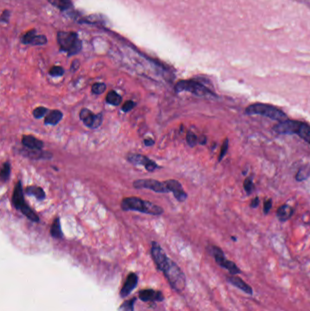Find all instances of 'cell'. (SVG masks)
Here are the masks:
<instances>
[{"label": "cell", "mask_w": 310, "mask_h": 311, "mask_svg": "<svg viewBox=\"0 0 310 311\" xmlns=\"http://www.w3.org/2000/svg\"><path fill=\"white\" fill-rule=\"evenodd\" d=\"M48 109L44 106H39L37 108H35L33 111V116L35 119H41L43 118L45 115L48 114Z\"/></svg>", "instance_id": "83f0119b"}, {"label": "cell", "mask_w": 310, "mask_h": 311, "mask_svg": "<svg viewBox=\"0 0 310 311\" xmlns=\"http://www.w3.org/2000/svg\"><path fill=\"white\" fill-rule=\"evenodd\" d=\"M10 170H11V166L9 162H5L2 167H1V171H0V178L1 180L3 182L7 181L8 178H9V175H10Z\"/></svg>", "instance_id": "484cf974"}, {"label": "cell", "mask_w": 310, "mask_h": 311, "mask_svg": "<svg viewBox=\"0 0 310 311\" xmlns=\"http://www.w3.org/2000/svg\"><path fill=\"white\" fill-rule=\"evenodd\" d=\"M47 1L55 7L60 8V10H66L72 6V3L70 0H47Z\"/></svg>", "instance_id": "cb8c5ba5"}, {"label": "cell", "mask_w": 310, "mask_h": 311, "mask_svg": "<svg viewBox=\"0 0 310 311\" xmlns=\"http://www.w3.org/2000/svg\"><path fill=\"white\" fill-rule=\"evenodd\" d=\"M12 201H13L15 207L18 210L22 212L27 217V219L32 220L33 222H39L40 221L39 216L34 212L33 209H31L29 207V206L27 205L25 199H24L23 189H22V185H21L20 181L17 183V185L14 188Z\"/></svg>", "instance_id": "5b68a950"}, {"label": "cell", "mask_w": 310, "mask_h": 311, "mask_svg": "<svg viewBox=\"0 0 310 311\" xmlns=\"http://www.w3.org/2000/svg\"><path fill=\"white\" fill-rule=\"evenodd\" d=\"M136 301H137V298L126 300L119 307V311H134Z\"/></svg>", "instance_id": "4316f807"}, {"label": "cell", "mask_w": 310, "mask_h": 311, "mask_svg": "<svg viewBox=\"0 0 310 311\" xmlns=\"http://www.w3.org/2000/svg\"><path fill=\"white\" fill-rule=\"evenodd\" d=\"M139 278L136 273H130L125 279V283L123 285L121 290H120V297L126 298L131 292L136 289L138 285Z\"/></svg>", "instance_id": "5bb4252c"}, {"label": "cell", "mask_w": 310, "mask_h": 311, "mask_svg": "<svg viewBox=\"0 0 310 311\" xmlns=\"http://www.w3.org/2000/svg\"><path fill=\"white\" fill-rule=\"evenodd\" d=\"M247 115H261L269 119L277 120L278 122H283L289 118L285 113L278 109L276 106H269L263 103H256L248 106L245 110Z\"/></svg>", "instance_id": "7a4b0ae2"}, {"label": "cell", "mask_w": 310, "mask_h": 311, "mask_svg": "<svg viewBox=\"0 0 310 311\" xmlns=\"http://www.w3.org/2000/svg\"><path fill=\"white\" fill-rule=\"evenodd\" d=\"M258 204H259V199L257 197V198H255V199L252 200V202H251L250 204L251 207H254V208H255V207H257Z\"/></svg>", "instance_id": "f35d334b"}, {"label": "cell", "mask_w": 310, "mask_h": 311, "mask_svg": "<svg viewBox=\"0 0 310 311\" xmlns=\"http://www.w3.org/2000/svg\"><path fill=\"white\" fill-rule=\"evenodd\" d=\"M133 186L136 188H147L155 192H169V189L165 186V182H160L155 179H139L134 181Z\"/></svg>", "instance_id": "ba28073f"}, {"label": "cell", "mask_w": 310, "mask_h": 311, "mask_svg": "<svg viewBox=\"0 0 310 311\" xmlns=\"http://www.w3.org/2000/svg\"><path fill=\"white\" fill-rule=\"evenodd\" d=\"M186 142H187V144L189 145V146H195L198 143V137L194 134V133L191 132V131H188L187 134H186Z\"/></svg>", "instance_id": "4dcf8cb0"}, {"label": "cell", "mask_w": 310, "mask_h": 311, "mask_svg": "<svg viewBox=\"0 0 310 311\" xmlns=\"http://www.w3.org/2000/svg\"><path fill=\"white\" fill-rule=\"evenodd\" d=\"M139 298L142 301H162L164 296L162 292L154 290H143L139 292Z\"/></svg>", "instance_id": "e0dca14e"}, {"label": "cell", "mask_w": 310, "mask_h": 311, "mask_svg": "<svg viewBox=\"0 0 310 311\" xmlns=\"http://www.w3.org/2000/svg\"><path fill=\"white\" fill-rule=\"evenodd\" d=\"M64 68L62 66H55L50 69L49 74L52 76V77H60V76H63L64 75Z\"/></svg>", "instance_id": "d6a6232c"}, {"label": "cell", "mask_w": 310, "mask_h": 311, "mask_svg": "<svg viewBox=\"0 0 310 311\" xmlns=\"http://www.w3.org/2000/svg\"><path fill=\"white\" fill-rule=\"evenodd\" d=\"M127 159L129 162H131L132 164H135V165L144 166L149 172L154 171L156 168L159 167V166L157 165L156 162H154L153 160L146 158L145 156H143V155L132 154V155H129L127 157Z\"/></svg>", "instance_id": "7c38bea8"}, {"label": "cell", "mask_w": 310, "mask_h": 311, "mask_svg": "<svg viewBox=\"0 0 310 311\" xmlns=\"http://www.w3.org/2000/svg\"><path fill=\"white\" fill-rule=\"evenodd\" d=\"M8 18H9V12H8V11H5L4 13L2 14L1 20H2L3 22H7V21H8Z\"/></svg>", "instance_id": "74e56055"}, {"label": "cell", "mask_w": 310, "mask_h": 311, "mask_svg": "<svg viewBox=\"0 0 310 311\" xmlns=\"http://www.w3.org/2000/svg\"><path fill=\"white\" fill-rule=\"evenodd\" d=\"M300 124H301V121L288 119L283 122H279L274 126L273 129L275 132L278 134H297Z\"/></svg>", "instance_id": "8fae6325"}, {"label": "cell", "mask_w": 310, "mask_h": 311, "mask_svg": "<svg viewBox=\"0 0 310 311\" xmlns=\"http://www.w3.org/2000/svg\"><path fill=\"white\" fill-rule=\"evenodd\" d=\"M209 252L215 258L216 262L221 268H224L227 270H228L230 275H238L241 273V270H239L238 266L236 265L233 261L227 260L225 257L224 252L222 251L221 249L216 246H212L209 248Z\"/></svg>", "instance_id": "52a82bcc"}, {"label": "cell", "mask_w": 310, "mask_h": 311, "mask_svg": "<svg viewBox=\"0 0 310 311\" xmlns=\"http://www.w3.org/2000/svg\"><path fill=\"white\" fill-rule=\"evenodd\" d=\"M46 38L44 35H37L34 38L33 41L31 43V45H44L46 43Z\"/></svg>", "instance_id": "836d02e7"}, {"label": "cell", "mask_w": 310, "mask_h": 311, "mask_svg": "<svg viewBox=\"0 0 310 311\" xmlns=\"http://www.w3.org/2000/svg\"><path fill=\"white\" fill-rule=\"evenodd\" d=\"M207 142V138L205 136H200L198 139V143H200L201 145H204Z\"/></svg>", "instance_id": "b9f144b4"}, {"label": "cell", "mask_w": 310, "mask_h": 311, "mask_svg": "<svg viewBox=\"0 0 310 311\" xmlns=\"http://www.w3.org/2000/svg\"><path fill=\"white\" fill-rule=\"evenodd\" d=\"M253 187H254V186H253L252 179H251L250 178H247V179H245L244 188L245 190L248 192V194H249V193L252 192Z\"/></svg>", "instance_id": "e575fe53"}, {"label": "cell", "mask_w": 310, "mask_h": 311, "mask_svg": "<svg viewBox=\"0 0 310 311\" xmlns=\"http://www.w3.org/2000/svg\"><path fill=\"white\" fill-rule=\"evenodd\" d=\"M50 234L55 238H63V232H62V229H61L60 219L59 218H57L54 220L53 224H52L51 228H50Z\"/></svg>", "instance_id": "7402d4cb"}, {"label": "cell", "mask_w": 310, "mask_h": 311, "mask_svg": "<svg viewBox=\"0 0 310 311\" xmlns=\"http://www.w3.org/2000/svg\"><path fill=\"white\" fill-rule=\"evenodd\" d=\"M37 36V32L35 29H32L30 31H28L27 34L24 35V37L22 38V42L24 44H31L33 41L34 38Z\"/></svg>", "instance_id": "f1b7e54d"}, {"label": "cell", "mask_w": 310, "mask_h": 311, "mask_svg": "<svg viewBox=\"0 0 310 311\" xmlns=\"http://www.w3.org/2000/svg\"><path fill=\"white\" fill-rule=\"evenodd\" d=\"M106 88V84H104V83H95L92 86L91 90H92L93 94L100 95V94L105 92Z\"/></svg>", "instance_id": "f546056e"}, {"label": "cell", "mask_w": 310, "mask_h": 311, "mask_svg": "<svg viewBox=\"0 0 310 311\" xmlns=\"http://www.w3.org/2000/svg\"><path fill=\"white\" fill-rule=\"evenodd\" d=\"M63 118V113L60 110H52L46 115L45 118L46 125H57Z\"/></svg>", "instance_id": "d6986e66"}, {"label": "cell", "mask_w": 310, "mask_h": 311, "mask_svg": "<svg viewBox=\"0 0 310 311\" xmlns=\"http://www.w3.org/2000/svg\"><path fill=\"white\" fill-rule=\"evenodd\" d=\"M227 280L233 285L234 287L238 288L240 290L245 292L248 295H252L253 294V290L249 285L246 283L242 278H239L237 275H231L227 278Z\"/></svg>", "instance_id": "9a60e30c"}, {"label": "cell", "mask_w": 310, "mask_h": 311, "mask_svg": "<svg viewBox=\"0 0 310 311\" xmlns=\"http://www.w3.org/2000/svg\"><path fill=\"white\" fill-rule=\"evenodd\" d=\"M165 184L167 187V188L169 189V191L173 192L175 198L178 199V201H180V202L185 201L187 198V194L186 193L185 190L183 189V187L178 182V180L168 179V180L165 181Z\"/></svg>", "instance_id": "4fadbf2b"}, {"label": "cell", "mask_w": 310, "mask_h": 311, "mask_svg": "<svg viewBox=\"0 0 310 311\" xmlns=\"http://www.w3.org/2000/svg\"><path fill=\"white\" fill-rule=\"evenodd\" d=\"M176 92H182V91H187L192 93L196 96H207V95H214L213 93L206 87L204 85L199 83L196 80H180L175 86Z\"/></svg>", "instance_id": "8992f818"}, {"label": "cell", "mask_w": 310, "mask_h": 311, "mask_svg": "<svg viewBox=\"0 0 310 311\" xmlns=\"http://www.w3.org/2000/svg\"><path fill=\"white\" fill-rule=\"evenodd\" d=\"M271 207H272V200H271V199H268V200H266L264 203L265 214H268L269 212L270 211Z\"/></svg>", "instance_id": "8d00e7d4"}, {"label": "cell", "mask_w": 310, "mask_h": 311, "mask_svg": "<svg viewBox=\"0 0 310 311\" xmlns=\"http://www.w3.org/2000/svg\"><path fill=\"white\" fill-rule=\"evenodd\" d=\"M135 106H136V103L133 102L131 100H128V101H125L124 105L122 106V110L124 112H128V111H130L131 109H133Z\"/></svg>", "instance_id": "d590c367"}, {"label": "cell", "mask_w": 310, "mask_h": 311, "mask_svg": "<svg viewBox=\"0 0 310 311\" xmlns=\"http://www.w3.org/2000/svg\"><path fill=\"white\" fill-rule=\"evenodd\" d=\"M228 146H229V141H228V139H226L224 140V142H223V144H222V146H221V150H220V154H219L218 161H221L223 159L225 155L227 154V150H228Z\"/></svg>", "instance_id": "1f68e13d"}, {"label": "cell", "mask_w": 310, "mask_h": 311, "mask_svg": "<svg viewBox=\"0 0 310 311\" xmlns=\"http://www.w3.org/2000/svg\"><path fill=\"white\" fill-rule=\"evenodd\" d=\"M121 208L125 211L134 210L150 215H161L164 212V209L160 206L156 205L146 200H142L137 197L123 199L121 202Z\"/></svg>", "instance_id": "6da1fadb"}, {"label": "cell", "mask_w": 310, "mask_h": 311, "mask_svg": "<svg viewBox=\"0 0 310 311\" xmlns=\"http://www.w3.org/2000/svg\"><path fill=\"white\" fill-rule=\"evenodd\" d=\"M22 144L31 150H41L44 146V143L41 140L30 135H24L22 137Z\"/></svg>", "instance_id": "2e32d148"}, {"label": "cell", "mask_w": 310, "mask_h": 311, "mask_svg": "<svg viewBox=\"0 0 310 311\" xmlns=\"http://www.w3.org/2000/svg\"><path fill=\"white\" fill-rule=\"evenodd\" d=\"M106 100V102H107L108 104H110V105H113V106H119V104H121V102H122V98H121V96L116 92V91L111 90V91H109L108 94H107Z\"/></svg>", "instance_id": "603a6c76"}, {"label": "cell", "mask_w": 310, "mask_h": 311, "mask_svg": "<svg viewBox=\"0 0 310 311\" xmlns=\"http://www.w3.org/2000/svg\"><path fill=\"white\" fill-rule=\"evenodd\" d=\"M297 135H298L301 139H304L305 141H307L308 143L310 144V126L301 122L300 126L298 128V131H297Z\"/></svg>", "instance_id": "44dd1931"}, {"label": "cell", "mask_w": 310, "mask_h": 311, "mask_svg": "<svg viewBox=\"0 0 310 311\" xmlns=\"http://www.w3.org/2000/svg\"><path fill=\"white\" fill-rule=\"evenodd\" d=\"M27 193L28 195L36 197L40 200H42L46 198V194L44 192V190L38 186H30V187H27Z\"/></svg>", "instance_id": "ffe728a7"}, {"label": "cell", "mask_w": 310, "mask_h": 311, "mask_svg": "<svg viewBox=\"0 0 310 311\" xmlns=\"http://www.w3.org/2000/svg\"><path fill=\"white\" fill-rule=\"evenodd\" d=\"M144 143H145V146H150L154 145V140L151 139H146L144 140Z\"/></svg>", "instance_id": "60d3db41"}, {"label": "cell", "mask_w": 310, "mask_h": 311, "mask_svg": "<svg viewBox=\"0 0 310 311\" xmlns=\"http://www.w3.org/2000/svg\"><path fill=\"white\" fill-rule=\"evenodd\" d=\"M310 176V166H303L302 167L299 168V170L297 171L296 175V179L297 181H303L306 180Z\"/></svg>", "instance_id": "d4e9b609"}, {"label": "cell", "mask_w": 310, "mask_h": 311, "mask_svg": "<svg viewBox=\"0 0 310 311\" xmlns=\"http://www.w3.org/2000/svg\"><path fill=\"white\" fill-rule=\"evenodd\" d=\"M80 118L86 126L91 128H98L103 121V116L101 113L95 115L87 108L81 109Z\"/></svg>", "instance_id": "30bf717a"}, {"label": "cell", "mask_w": 310, "mask_h": 311, "mask_svg": "<svg viewBox=\"0 0 310 311\" xmlns=\"http://www.w3.org/2000/svg\"><path fill=\"white\" fill-rule=\"evenodd\" d=\"M58 42L60 46V50L66 51L68 56L76 55L81 50L82 44L76 33L60 31L58 33Z\"/></svg>", "instance_id": "277c9868"}, {"label": "cell", "mask_w": 310, "mask_h": 311, "mask_svg": "<svg viewBox=\"0 0 310 311\" xmlns=\"http://www.w3.org/2000/svg\"><path fill=\"white\" fill-rule=\"evenodd\" d=\"M294 214V208L289 205L281 206L280 207H278L277 211V219L280 221L285 222L287 220L290 219L291 217Z\"/></svg>", "instance_id": "ac0fdd59"}, {"label": "cell", "mask_w": 310, "mask_h": 311, "mask_svg": "<svg viewBox=\"0 0 310 311\" xmlns=\"http://www.w3.org/2000/svg\"><path fill=\"white\" fill-rule=\"evenodd\" d=\"M79 66H80V62H79V60H75V61H74L72 63L71 69H72V70H77Z\"/></svg>", "instance_id": "ab89813d"}, {"label": "cell", "mask_w": 310, "mask_h": 311, "mask_svg": "<svg viewBox=\"0 0 310 311\" xmlns=\"http://www.w3.org/2000/svg\"><path fill=\"white\" fill-rule=\"evenodd\" d=\"M152 258L160 271H163L165 266L167 265L168 261L170 260L166 257L165 252L162 249V248L159 246V243L156 241L152 242L151 247Z\"/></svg>", "instance_id": "9c48e42d"}, {"label": "cell", "mask_w": 310, "mask_h": 311, "mask_svg": "<svg viewBox=\"0 0 310 311\" xmlns=\"http://www.w3.org/2000/svg\"><path fill=\"white\" fill-rule=\"evenodd\" d=\"M162 272L164 273L173 290L177 291L184 290L186 287L185 275L174 261L170 259Z\"/></svg>", "instance_id": "3957f363"}]
</instances>
